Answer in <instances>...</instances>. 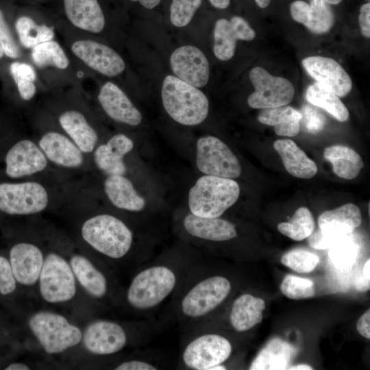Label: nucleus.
Instances as JSON below:
<instances>
[{
  "mask_svg": "<svg viewBox=\"0 0 370 370\" xmlns=\"http://www.w3.org/2000/svg\"><path fill=\"white\" fill-rule=\"evenodd\" d=\"M354 285L358 291L366 292L370 288V278H366L363 274L358 275Z\"/></svg>",
  "mask_w": 370,
  "mask_h": 370,
  "instance_id": "obj_50",
  "label": "nucleus"
},
{
  "mask_svg": "<svg viewBox=\"0 0 370 370\" xmlns=\"http://www.w3.org/2000/svg\"><path fill=\"white\" fill-rule=\"evenodd\" d=\"M3 54H4V51H3L2 45L0 42V58L3 57Z\"/></svg>",
  "mask_w": 370,
  "mask_h": 370,
  "instance_id": "obj_57",
  "label": "nucleus"
},
{
  "mask_svg": "<svg viewBox=\"0 0 370 370\" xmlns=\"http://www.w3.org/2000/svg\"><path fill=\"white\" fill-rule=\"evenodd\" d=\"M180 225L184 237L199 245L229 241L238 236L235 224L220 217H200L189 212Z\"/></svg>",
  "mask_w": 370,
  "mask_h": 370,
  "instance_id": "obj_14",
  "label": "nucleus"
},
{
  "mask_svg": "<svg viewBox=\"0 0 370 370\" xmlns=\"http://www.w3.org/2000/svg\"><path fill=\"white\" fill-rule=\"evenodd\" d=\"M323 156L332 164L334 174L341 178H356L364 166L361 156L347 146L336 145L328 147Z\"/></svg>",
  "mask_w": 370,
  "mask_h": 370,
  "instance_id": "obj_32",
  "label": "nucleus"
},
{
  "mask_svg": "<svg viewBox=\"0 0 370 370\" xmlns=\"http://www.w3.org/2000/svg\"><path fill=\"white\" fill-rule=\"evenodd\" d=\"M6 370H29V367L23 363L21 362H15L8 365L6 368Z\"/></svg>",
  "mask_w": 370,
  "mask_h": 370,
  "instance_id": "obj_53",
  "label": "nucleus"
},
{
  "mask_svg": "<svg viewBox=\"0 0 370 370\" xmlns=\"http://www.w3.org/2000/svg\"><path fill=\"white\" fill-rule=\"evenodd\" d=\"M98 100L103 111L112 120L132 126L141 123L140 112L114 83L108 82L101 86Z\"/></svg>",
  "mask_w": 370,
  "mask_h": 370,
  "instance_id": "obj_20",
  "label": "nucleus"
},
{
  "mask_svg": "<svg viewBox=\"0 0 370 370\" xmlns=\"http://www.w3.org/2000/svg\"><path fill=\"white\" fill-rule=\"evenodd\" d=\"M75 277L92 297L101 299L109 291V282L106 274L97 269L86 257L75 255L70 260Z\"/></svg>",
  "mask_w": 370,
  "mask_h": 370,
  "instance_id": "obj_30",
  "label": "nucleus"
},
{
  "mask_svg": "<svg viewBox=\"0 0 370 370\" xmlns=\"http://www.w3.org/2000/svg\"><path fill=\"white\" fill-rule=\"evenodd\" d=\"M356 329L366 338H370V309L369 308L358 320Z\"/></svg>",
  "mask_w": 370,
  "mask_h": 370,
  "instance_id": "obj_49",
  "label": "nucleus"
},
{
  "mask_svg": "<svg viewBox=\"0 0 370 370\" xmlns=\"http://www.w3.org/2000/svg\"><path fill=\"white\" fill-rule=\"evenodd\" d=\"M314 229V221L311 212L306 207L299 208L288 222L278 225V231L296 241L307 238Z\"/></svg>",
  "mask_w": 370,
  "mask_h": 370,
  "instance_id": "obj_35",
  "label": "nucleus"
},
{
  "mask_svg": "<svg viewBox=\"0 0 370 370\" xmlns=\"http://www.w3.org/2000/svg\"><path fill=\"white\" fill-rule=\"evenodd\" d=\"M59 123L83 153H90L95 149L98 140L97 133L82 112L67 110L60 116Z\"/></svg>",
  "mask_w": 370,
  "mask_h": 370,
  "instance_id": "obj_31",
  "label": "nucleus"
},
{
  "mask_svg": "<svg viewBox=\"0 0 370 370\" xmlns=\"http://www.w3.org/2000/svg\"><path fill=\"white\" fill-rule=\"evenodd\" d=\"M297 349L287 341L273 338L252 361L250 370L288 369L296 356Z\"/></svg>",
  "mask_w": 370,
  "mask_h": 370,
  "instance_id": "obj_29",
  "label": "nucleus"
},
{
  "mask_svg": "<svg viewBox=\"0 0 370 370\" xmlns=\"http://www.w3.org/2000/svg\"><path fill=\"white\" fill-rule=\"evenodd\" d=\"M86 349L98 356H109L122 351L130 341V334L121 323L97 320L90 323L82 334Z\"/></svg>",
  "mask_w": 370,
  "mask_h": 370,
  "instance_id": "obj_13",
  "label": "nucleus"
},
{
  "mask_svg": "<svg viewBox=\"0 0 370 370\" xmlns=\"http://www.w3.org/2000/svg\"><path fill=\"white\" fill-rule=\"evenodd\" d=\"M300 112L301 114L300 125L301 123L306 132L317 134L323 129L325 124V118L315 107L305 105Z\"/></svg>",
  "mask_w": 370,
  "mask_h": 370,
  "instance_id": "obj_43",
  "label": "nucleus"
},
{
  "mask_svg": "<svg viewBox=\"0 0 370 370\" xmlns=\"http://www.w3.org/2000/svg\"><path fill=\"white\" fill-rule=\"evenodd\" d=\"M177 367L187 370L226 369L223 363L231 356L233 345L223 335L208 330L204 323L184 329Z\"/></svg>",
  "mask_w": 370,
  "mask_h": 370,
  "instance_id": "obj_3",
  "label": "nucleus"
},
{
  "mask_svg": "<svg viewBox=\"0 0 370 370\" xmlns=\"http://www.w3.org/2000/svg\"><path fill=\"white\" fill-rule=\"evenodd\" d=\"M240 193L239 185L233 179L202 175L189 190L190 212L200 217H220L236 202Z\"/></svg>",
  "mask_w": 370,
  "mask_h": 370,
  "instance_id": "obj_6",
  "label": "nucleus"
},
{
  "mask_svg": "<svg viewBox=\"0 0 370 370\" xmlns=\"http://www.w3.org/2000/svg\"><path fill=\"white\" fill-rule=\"evenodd\" d=\"M368 1H369V0H367Z\"/></svg>",
  "mask_w": 370,
  "mask_h": 370,
  "instance_id": "obj_58",
  "label": "nucleus"
},
{
  "mask_svg": "<svg viewBox=\"0 0 370 370\" xmlns=\"http://www.w3.org/2000/svg\"><path fill=\"white\" fill-rule=\"evenodd\" d=\"M49 203L45 187L36 182L0 181V212L28 215L44 210Z\"/></svg>",
  "mask_w": 370,
  "mask_h": 370,
  "instance_id": "obj_8",
  "label": "nucleus"
},
{
  "mask_svg": "<svg viewBox=\"0 0 370 370\" xmlns=\"http://www.w3.org/2000/svg\"><path fill=\"white\" fill-rule=\"evenodd\" d=\"M0 42L4 53L10 58H17L21 56L18 46L9 28L3 11L0 9Z\"/></svg>",
  "mask_w": 370,
  "mask_h": 370,
  "instance_id": "obj_44",
  "label": "nucleus"
},
{
  "mask_svg": "<svg viewBox=\"0 0 370 370\" xmlns=\"http://www.w3.org/2000/svg\"><path fill=\"white\" fill-rule=\"evenodd\" d=\"M16 287L10 262L0 256V293L6 295L13 293Z\"/></svg>",
  "mask_w": 370,
  "mask_h": 370,
  "instance_id": "obj_46",
  "label": "nucleus"
},
{
  "mask_svg": "<svg viewBox=\"0 0 370 370\" xmlns=\"http://www.w3.org/2000/svg\"><path fill=\"white\" fill-rule=\"evenodd\" d=\"M103 187L107 197L117 208L140 212L146 206L145 199L138 193L132 182L123 175H109L104 181Z\"/></svg>",
  "mask_w": 370,
  "mask_h": 370,
  "instance_id": "obj_26",
  "label": "nucleus"
},
{
  "mask_svg": "<svg viewBox=\"0 0 370 370\" xmlns=\"http://www.w3.org/2000/svg\"><path fill=\"white\" fill-rule=\"evenodd\" d=\"M170 65L175 76L197 88L205 86L210 77L207 57L198 47L184 45L171 55Z\"/></svg>",
  "mask_w": 370,
  "mask_h": 370,
  "instance_id": "obj_15",
  "label": "nucleus"
},
{
  "mask_svg": "<svg viewBox=\"0 0 370 370\" xmlns=\"http://www.w3.org/2000/svg\"><path fill=\"white\" fill-rule=\"evenodd\" d=\"M29 326L45 351L49 354L61 353L77 345L82 339L79 328L62 315L41 311L32 315Z\"/></svg>",
  "mask_w": 370,
  "mask_h": 370,
  "instance_id": "obj_7",
  "label": "nucleus"
},
{
  "mask_svg": "<svg viewBox=\"0 0 370 370\" xmlns=\"http://www.w3.org/2000/svg\"><path fill=\"white\" fill-rule=\"evenodd\" d=\"M82 236L95 250L113 260L125 258L135 243L132 229L110 214H99L87 219L82 225Z\"/></svg>",
  "mask_w": 370,
  "mask_h": 370,
  "instance_id": "obj_4",
  "label": "nucleus"
},
{
  "mask_svg": "<svg viewBox=\"0 0 370 370\" xmlns=\"http://www.w3.org/2000/svg\"><path fill=\"white\" fill-rule=\"evenodd\" d=\"M161 369H163L162 362L150 356L125 360L114 368L116 370H157Z\"/></svg>",
  "mask_w": 370,
  "mask_h": 370,
  "instance_id": "obj_45",
  "label": "nucleus"
},
{
  "mask_svg": "<svg viewBox=\"0 0 370 370\" xmlns=\"http://www.w3.org/2000/svg\"><path fill=\"white\" fill-rule=\"evenodd\" d=\"M132 1H138L139 2L143 7L147 8V9H153L156 6H157L161 0H130Z\"/></svg>",
  "mask_w": 370,
  "mask_h": 370,
  "instance_id": "obj_51",
  "label": "nucleus"
},
{
  "mask_svg": "<svg viewBox=\"0 0 370 370\" xmlns=\"http://www.w3.org/2000/svg\"><path fill=\"white\" fill-rule=\"evenodd\" d=\"M10 71L20 97L25 101L32 99L36 90L34 84L36 74L33 67L27 63L14 62L10 64Z\"/></svg>",
  "mask_w": 370,
  "mask_h": 370,
  "instance_id": "obj_39",
  "label": "nucleus"
},
{
  "mask_svg": "<svg viewBox=\"0 0 370 370\" xmlns=\"http://www.w3.org/2000/svg\"><path fill=\"white\" fill-rule=\"evenodd\" d=\"M330 5H337L342 2L343 0H324Z\"/></svg>",
  "mask_w": 370,
  "mask_h": 370,
  "instance_id": "obj_56",
  "label": "nucleus"
},
{
  "mask_svg": "<svg viewBox=\"0 0 370 370\" xmlns=\"http://www.w3.org/2000/svg\"><path fill=\"white\" fill-rule=\"evenodd\" d=\"M71 50L88 67L106 76H116L125 70V62L121 56L103 44L81 40L73 43Z\"/></svg>",
  "mask_w": 370,
  "mask_h": 370,
  "instance_id": "obj_17",
  "label": "nucleus"
},
{
  "mask_svg": "<svg viewBox=\"0 0 370 370\" xmlns=\"http://www.w3.org/2000/svg\"><path fill=\"white\" fill-rule=\"evenodd\" d=\"M361 223L362 216L359 208L351 203L325 211L318 219L319 227L321 232L337 237L352 233Z\"/></svg>",
  "mask_w": 370,
  "mask_h": 370,
  "instance_id": "obj_25",
  "label": "nucleus"
},
{
  "mask_svg": "<svg viewBox=\"0 0 370 370\" xmlns=\"http://www.w3.org/2000/svg\"><path fill=\"white\" fill-rule=\"evenodd\" d=\"M301 64L318 84L338 97H345L351 91V77L334 59L320 56H309L303 59Z\"/></svg>",
  "mask_w": 370,
  "mask_h": 370,
  "instance_id": "obj_16",
  "label": "nucleus"
},
{
  "mask_svg": "<svg viewBox=\"0 0 370 370\" xmlns=\"http://www.w3.org/2000/svg\"><path fill=\"white\" fill-rule=\"evenodd\" d=\"M256 4L261 8H267L271 0H254Z\"/></svg>",
  "mask_w": 370,
  "mask_h": 370,
  "instance_id": "obj_55",
  "label": "nucleus"
},
{
  "mask_svg": "<svg viewBox=\"0 0 370 370\" xmlns=\"http://www.w3.org/2000/svg\"><path fill=\"white\" fill-rule=\"evenodd\" d=\"M273 148L280 155L285 169L291 175L310 179L317 173L315 162L292 140L279 139L273 143Z\"/></svg>",
  "mask_w": 370,
  "mask_h": 370,
  "instance_id": "obj_28",
  "label": "nucleus"
},
{
  "mask_svg": "<svg viewBox=\"0 0 370 370\" xmlns=\"http://www.w3.org/2000/svg\"><path fill=\"white\" fill-rule=\"evenodd\" d=\"M232 284L225 275L212 273L201 261L170 301L173 314L184 329L207 322L228 298Z\"/></svg>",
  "mask_w": 370,
  "mask_h": 370,
  "instance_id": "obj_2",
  "label": "nucleus"
},
{
  "mask_svg": "<svg viewBox=\"0 0 370 370\" xmlns=\"http://www.w3.org/2000/svg\"><path fill=\"white\" fill-rule=\"evenodd\" d=\"M38 146L47 159L65 168H78L84 162L83 152L66 136L48 132L39 140Z\"/></svg>",
  "mask_w": 370,
  "mask_h": 370,
  "instance_id": "obj_22",
  "label": "nucleus"
},
{
  "mask_svg": "<svg viewBox=\"0 0 370 370\" xmlns=\"http://www.w3.org/2000/svg\"><path fill=\"white\" fill-rule=\"evenodd\" d=\"M264 308L262 299L248 293L242 294L232 304L230 323L236 332H247L262 321Z\"/></svg>",
  "mask_w": 370,
  "mask_h": 370,
  "instance_id": "obj_27",
  "label": "nucleus"
},
{
  "mask_svg": "<svg viewBox=\"0 0 370 370\" xmlns=\"http://www.w3.org/2000/svg\"><path fill=\"white\" fill-rule=\"evenodd\" d=\"M306 99L312 106L324 109L338 121L343 122L349 118V111L339 97L317 82L308 87Z\"/></svg>",
  "mask_w": 370,
  "mask_h": 370,
  "instance_id": "obj_33",
  "label": "nucleus"
},
{
  "mask_svg": "<svg viewBox=\"0 0 370 370\" xmlns=\"http://www.w3.org/2000/svg\"><path fill=\"white\" fill-rule=\"evenodd\" d=\"M282 293L292 299H307L315 294L314 282L308 278L287 275L280 285Z\"/></svg>",
  "mask_w": 370,
  "mask_h": 370,
  "instance_id": "obj_41",
  "label": "nucleus"
},
{
  "mask_svg": "<svg viewBox=\"0 0 370 370\" xmlns=\"http://www.w3.org/2000/svg\"><path fill=\"white\" fill-rule=\"evenodd\" d=\"M249 79L255 89L247 98V103L252 108L288 105L295 96V88L291 82L273 75L262 67H254L249 72Z\"/></svg>",
  "mask_w": 370,
  "mask_h": 370,
  "instance_id": "obj_12",
  "label": "nucleus"
},
{
  "mask_svg": "<svg viewBox=\"0 0 370 370\" xmlns=\"http://www.w3.org/2000/svg\"><path fill=\"white\" fill-rule=\"evenodd\" d=\"M134 147L132 140L123 134L112 136L94 151V161L101 171L109 175H124L127 168L124 157Z\"/></svg>",
  "mask_w": 370,
  "mask_h": 370,
  "instance_id": "obj_23",
  "label": "nucleus"
},
{
  "mask_svg": "<svg viewBox=\"0 0 370 370\" xmlns=\"http://www.w3.org/2000/svg\"><path fill=\"white\" fill-rule=\"evenodd\" d=\"M65 14L76 27L92 33L101 32L106 24L98 0H62Z\"/></svg>",
  "mask_w": 370,
  "mask_h": 370,
  "instance_id": "obj_24",
  "label": "nucleus"
},
{
  "mask_svg": "<svg viewBox=\"0 0 370 370\" xmlns=\"http://www.w3.org/2000/svg\"><path fill=\"white\" fill-rule=\"evenodd\" d=\"M343 237H337L325 234L319 229L316 232H313L308 237V243L311 247L314 249H329Z\"/></svg>",
  "mask_w": 370,
  "mask_h": 370,
  "instance_id": "obj_47",
  "label": "nucleus"
},
{
  "mask_svg": "<svg viewBox=\"0 0 370 370\" xmlns=\"http://www.w3.org/2000/svg\"><path fill=\"white\" fill-rule=\"evenodd\" d=\"M202 0H172L170 20L177 27L186 26L200 7Z\"/></svg>",
  "mask_w": 370,
  "mask_h": 370,
  "instance_id": "obj_42",
  "label": "nucleus"
},
{
  "mask_svg": "<svg viewBox=\"0 0 370 370\" xmlns=\"http://www.w3.org/2000/svg\"><path fill=\"white\" fill-rule=\"evenodd\" d=\"M42 251L35 245L18 243L10 250V264L16 282L34 285L38 280L44 263Z\"/></svg>",
  "mask_w": 370,
  "mask_h": 370,
  "instance_id": "obj_19",
  "label": "nucleus"
},
{
  "mask_svg": "<svg viewBox=\"0 0 370 370\" xmlns=\"http://www.w3.org/2000/svg\"><path fill=\"white\" fill-rule=\"evenodd\" d=\"M0 152L1 176L15 181L39 173L47 166L44 153L33 141L28 139L17 140Z\"/></svg>",
  "mask_w": 370,
  "mask_h": 370,
  "instance_id": "obj_9",
  "label": "nucleus"
},
{
  "mask_svg": "<svg viewBox=\"0 0 370 370\" xmlns=\"http://www.w3.org/2000/svg\"><path fill=\"white\" fill-rule=\"evenodd\" d=\"M213 35L214 56L221 61H227L234 56L237 40H252L256 37V32L245 18L234 16L230 20H217Z\"/></svg>",
  "mask_w": 370,
  "mask_h": 370,
  "instance_id": "obj_18",
  "label": "nucleus"
},
{
  "mask_svg": "<svg viewBox=\"0 0 370 370\" xmlns=\"http://www.w3.org/2000/svg\"><path fill=\"white\" fill-rule=\"evenodd\" d=\"M161 97L167 114L180 124L197 125L208 115L209 101L205 94L175 75L164 79Z\"/></svg>",
  "mask_w": 370,
  "mask_h": 370,
  "instance_id": "obj_5",
  "label": "nucleus"
},
{
  "mask_svg": "<svg viewBox=\"0 0 370 370\" xmlns=\"http://www.w3.org/2000/svg\"><path fill=\"white\" fill-rule=\"evenodd\" d=\"M196 164L205 175L234 179L241 174V163L221 140L214 136L198 138L196 144Z\"/></svg>",
  "mask_w": 370,
  "mask_h": 370,
  "instance_id": "obj_10",
  "label": "nucleus"
},
{
  "mask_svg": "<svg viewBox=\"0 0 370 370\" xmlns=\"http://www.w3.org/2000/svg\"><path fill=\"white\" fill-rule=\"evenodd\" d=\"M38 280L40 295L47 302L67 301L75 295V277L71 267L56 253L45 258Z\"/></svg>",
  "mask_w": 370,
  "mask_h": 370,
  "instance_id": "obj_11",
  "label": "nucleus"
},
{
  "mask_svg": "<svg viewBox=\"0 0 370 370\" xmlns=\"http://www.w3.org/2000/svg\"><path fill=\"white\" fill-rule=\"evenodd\" d=\"M202 261L190 251H171L144 263L132 279L125 300L145 319L171 301L190 273Z\"/></svg>",
  "mask_w": 370,
  "mask_h": 370,
  "instance_id": "obj_1",
  "label": "nucleus"
},
{
  "mask_svg": "<svg viewBox=\"0 0 370 370\" xmlns=\"http://www.w3.org/2000/svg\"><path fill=\"white\" fill-rule=\"evenodd\" d=\"M32 58L39 68L52 66L59 69H65L69 64L64 51L57 42L52 40L32 48Z\"/></svg>",
  "mask_w": 370,
  "mask_h": 370,
  "instance_id": "obj_36",
  "label": "nucleus"
},
{
  "mask_svg": "<svg viewBox=\"0 0 370 370\" xmlns=\"http://www.w3.org/2000/svg\"><path fill=\"white\" fill-rule=\"evenodd\" d=\"M301 119L300 111L288 105L261 109L258 114V121L264 125L273 126L275 133L278 136L292 123L300 122Z\"/></svg>",
  "mask_w": 370,
  "mask_h": 370,
  "instance_id": "obj_37",
  "label": "nucleus"
},
{
  "mask_svg": "<svg viewBox=\"0 0 370 370\" xmlns=\"http://www.w3.org/2000/svg\"><path fill=\"white\" fill-rule=\"evenodd\" d=\"M359 25L362 34L370 38V3H364L360 9L358 17Z\"/></svg>",
  "mask_w": 370,
  "mask_h": 370,
  "instance_id": "obj_48",
  "label": "nucleus"
},
{
  "mask_svg": "<svg viewBox=\"0 0 370 370\" xmlns=\"http://www.w3.org/2000/svg\"><path fill=\"white\" fill-rule=\"evenodd\" d=\"M281 263L300 273L312 271L319 262V257L304 249H294L285 253L281 258Z\"/></svg>",
  "mask_w": 370,
  "mask_h": 370,
  "instance_id": "obj_40",
  "label": "nucleus"
},
{
  "mask_svg": "<svg viewBox=\"0 0 370 370\" xmlns=\"http://www.w3.org/2000/svg\"><path fill=\"white\" fill-rule=\"evenodd\" d=\"M288 369H291V370H304V369H307V370H312V368L308 365H295V366H290L288 367Z\"/></svg>",
  "mask_w": 370,
  "mask_h": 370,
  "instance_id": "obj_54",
  "label": "nucleus"
},
{
  "mask_svg": "<svg viewBox=\"0 0 370 370\" xmlns=\"http://www.w3.org/2000/svg\"><path fill=\"white\" fill-rule=\"evenodd\" d=\"M290 12L293 20L317 34L329 32L334 23L333 11L324 0H309V3L294 1L290 5Z\"/></svg>",
  "mask_w": 370,
  "mask_h": 370,
  "instance_id": "obj_21",
  "label": "nucleus"
},
{
  "mask_svg": "<svg viewBox=\"0 0 370 370\" xmlns=\"http://www.w3.org/2000/svg\"><path fill=\"white\" fill-rule=\"evenodd\" d=\"M15 29L21 44L25 48H34L54 37L53 28L38 25L28 16H21L15 22Z\"/></svg>",
  "mask_w": 370,
  "mask_h": 370,
  "instance_id": "obj_34",
  "label": "nucleus"
},
{
  "mask_svg": "<svg viewBox=\"0 0 370 370\" xmlns=\"http://www.w3.org/2000/svg\"><path fill=\"white\" fill-rule=\"evenodd\" d=\"M352 233L345 236L329 248L330 260L338 268L351 266L358 256L360 246Z\"/></svg>",
  "mask_w": 370,
  "mask_h": 370,
  "instance_id": "obj_38",
  "label": "nucleus"
},
{
  "mask_svg": "<svg viewBox=\"0 0 370 370\" xmlns=\"http://www.w3.org/2000/svg\"><path fill=\"white\" fill-rule=\"evenodd\" d=\"M210 3L216 8L225 9L230 3V0H209Z\"/></svg>",
  "mask_w": 370,
  "mask_h": 370,
  "instance_id": "obj_52",
  "label": "nucleus"
}]
</instances>
